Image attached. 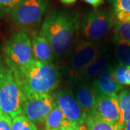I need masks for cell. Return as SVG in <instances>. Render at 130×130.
I'll use <instances>...</instances> for the list:
<instances>
[{"mask_svg":"<svg viewBox=\"0 0 130 130\" xmlns=\"http://www.w3.org/2000/svg\"><path fill=\"white\" fill-rule=\"evenodd\" d=\"M80 22L77 12L54 10L46 17L41 30L56 58H62L72 51L75 36L80 29Z\"/></svg>","mask_w":130,"mask_h":130,"instance_id":"obj_1","label":"cell"},{"mask_svg":"<svg viewBox=\"0 0 130 130\" xmlns=\"http://www.w3.org/2000/svg\"><path fill=\"white\" fill-rule=\"evenodd\" d=\"M26 98L51 94L60 83V73L52 62L34 60L29 64L12 70Z\"/></svg>","mask_w":130,"mask_h":130,"instance_id":"obj_2","label":"cell"},{"mask_svg":"<svg viewBox=\"0 0 130 130\" xmlns=\"http://www.w3.org/2000/svg\"><path fill=\"white\" fill-rule=\"evenodd\" d=\"M26 98L20 89L12 70L0 63V104L3 113L12 119L21 115Z\"/></svg>","mask_w":130,"mask_h":130,"instance_id":"obj_3","label":"cell"},{"mask_svg":"<svg viewBox=\"0 0 130 130\" xmlns=\"http://www.w3.org/2000/svg\"><path fill=\"white\" fill-rule=\"evenodd\" d=\"M116 22L114 12L96 9L84 15L80 22V30L85 41L96 43L111 32Z\"/></svg>","mask_w":130,"mask_h":130,"instance_id":"obj_4","label":"cell"},{"mask_svg":"<svg viewBox=\"0 0 130 130\" xmlns=\"http://www.w3.org/2000/svg\"><path fill=\"white\" fill-rule=\"evenodd\" d=\"M4 53L5 64L12 70L29 64L34 60L30 36L24 30L13 33L5 43Z\"/></svg>","mask_w":130,"mask_h":130,"instance_id":"obj_5","label":"cell"},{"mask_svg":"<svg viewBox=\"0 0 130 130\" xmlns=\"http://www.w3.org/2000/svg\"><path fill=\"white\" fill-rule=\"evenodd\" d=\"M49 0H23L10 14L11 20L23 27L39 25L46 14Z\"/></svg>","mask_w":130,"mask_h":130,"instance_id":"obj_6","label":"cell"},{"mask_svg":"<svg viewBox=\"0 0 130 130\" xmlns=\"http://www.w3.org/2000/svg\"><path fill=\"white\" fill-rule=\"evenodd\" d=\"M101 55V48L96 43L85 40L79 42L70 51L68 65L72 78L78 77L89 65Z\"/></svg>","mask_w":130,"mask_h":130,"instance_id":"obj_7","label":"cell"},{"mask_svg":"<svg viewBox=\"0 0 130 130\" xmlns=\"http://www.w3.org/2000/svg\"><path fill=\"white\" fill-rule=\"evenodd\" d=\"M56 105L66 119L74 126H81L87 121V114L80 106L70 89L64 88L51 93Z\"/></svg>","mask_w":130,"mask_h":130,"instance_id":"obj_8","label":"cell"},{"mask_svg":"<svg viewBox=\"0 0 130 130\" xmlns=\"http://www.w3.org/2000/svg\"><path fill=\"white\" fill-rule=\"evenodd\" d=\"M55 105L52 94L36 95L26 98L22 114L34 124L41 125L46 121Z\"/></svg>","mask_w":130,"mask_h":130,"instance_id":"obj_9","label":"cell"},{"mask_svg":"<svg viewBox=\"0 0 130 130\" xmlns=\"http://www.w3.org/2000/svg\"><path fill=\"white\" fill-rule=\"evenodd\" d=\"M87 117L99 118L106 121L118 123L120 120V110L117 94L98 96L95 106Z\"/></svg>","mask_w":130,"mask_h":130,"instance_id":"obj_10","label":"cell"},{"mask_svg":"<svg viewBox=\"0 0 130 130\" xmlns=\"http://www.w3.org/2000/svg\"><path fill=\"white\" fill-rule=\"evenodd\" d=\"M70 83L71 91L88 116L95 106L98 98L92 84L79 77L72 78Z\"/></svg>","mask_w":130,"mask_h":130,"instance_id":"obj_11","label":"cell"},{"mask_svg":"<svg viewBox=\"0 0 130 130\" xmlns=\"http://www.w3.org/2000/svg\"><path fill=\"white\" fill-rule=\"evenodd\" d=\"M92 85L97 96H104L119 93L124 90V85L118 83L115 76V70L111 66H108L95 79Z\"/></svg>","mask_w":130,"mask_h":130,"instance_id":"obj_12","label":"cell"},{"mask_svg":"<svg viewBox=\"0 0 130 130\" xmlns=\"http://www.w3.org/2000/svg\"><path fill=\"white\" fill-rule=\"evenodd\" d=\"M30 39L34 59L43 62L53 63L54 60L53 51L41 29L32 32Z\"/></svg>","mask_w":130,"mask_h":130,"instance_id":"obj_13","label":"cell"},{"mask_svg":"<svg viewBox=\"0 0 130 130\" xmlns=\"http://www.w3.org/2000/svg\"><path fill=\"white\" fill-rule=\"evenodd\" d=\"M109 59L110 55H101L98 59L94 61L91 64L89 65L78 77L87 82H90L92 79L93 80L95 79L108 67Z\"/></svg>","mask_w":130,"mask_h":130,"instance_id":"obj_14","label":"cell"},{"mask_svg":"<svg viewBox=\"0 0 130 130\" xmlns=\"http://www.w3.org/2000/svg\"><path fill=\"white\" fill-rule=\"evenodd\" d=\"M120 110V120L119 124L124 129L125 124L130 121V90L124 89L118 94Z\"/></svg>","mask_w":130,"mask_h":130,"instance_id":"obj_15","label":"cell"},{"mask_svg":"<svg viewBox=\"0 0 130 130\" xmlns=\"http://www.w3.org/2000/svg\"><path fill=\"white\" fill-rule=\"evenodd\" d=\"M68 125H72V124L66 119L60 108L55 105L45 121L44 130H54Z\"/></svg>","mask_w":130,"mask_h":130,"instance_id":"obj_16","label":"cell"},{"mask_svg":"<svg viewBox=\"0 0 130 130\" xmlns=\"http://www.w3.org/2000/svg\"><path fill=\"white\" fill-rule=\"evenodd\" d=\"M115 54L119 64L130 67V42L122 39H113Z\"/></svg>","mask_w":130,"mask_h":130,"instance_id":"obj_17","label":"cell"},{"mask_svg":"<svg viewBox=\"0 0 130 130\" xmlns=\"http://www.w3.org/2000/svg\"><path fill=\"white\" fill-rule=\"evenodd\" d=\"M87 130H124L118 123H113L99 118L87 117Z\"/></svg>","mask_w":130,"mask_h":130,"instance_id":"obj_18","label":"cell"},{"mask_svg":"<svg viewBox=\"0 0 130 130\" xmlns=\"http://www.w3.org/2000/svg\"><path fill=\"white\" fill-rule=\"evenodd\" d=\"M12 130H38V129L36 124L21 114L12 119Z\"/></svg>","mask_w":130,"mask_h":130,"instance_id":"obj_19","label":"cell"},{"mask_svg":"<svg viewBox=\"0 0 130 130\" xmlns=\"http://www.w3.org/2000/svg\"><path fill=\"white\" fill-rule=\"evenodd\" d=\"M114 70L116 80L119 83L122 85H130V67L119 64Z\"/></svg>","mask_w":130,"mask_h":130,"instance_id":"obj_20","label":"cell"},{"mask_svg":"<svg viewBox=\"0 0 130 130\" xmlns=\"http://www.w3.org/2000/svg\"><path fill=\"white\" fill-rule=\"evenodd\" d=\"M113 39H122L130 42V22L126 23L116 22Z\"/></svg>","mask_w":130,"mask_h":130,"instance_id":"obj_21","label":"cell"},{"mask_svg":"<svg viewBox=\"0 0 130 130\" xmlns=\"http://www.w3.org/2000/svg\"><path fill=\"white\" fill-rule=\"evenodd\" d=\"M23 0H0V18L11 14Z\"/></svg>","mask_w":130,"mask_h":130,"instance_id":"obj_22","label":"cell"},{"mask_svg":"<svg viewBox=\"0 0 130 130\" xmlns=\"http://www.w3.org/2000/svg\"><path fill=\"white\" fill-rule=\"evenodd\" d=\"M111 2L114 13L121 11L130 12V0H111Z\"/></svg>","mask_w":130,"mask_h":130,"instance_id":"obj_23","label":"cell"},{"mask_svg":"<svg viewBox=\"0 0 130 130\" xmlns=\"http://www.w3.org/2000/svg\"><path fill=\"white\" fill-rule=\"evenodd\" d=\"M12 119L7 114L2 113L0 115V130H12Z\"/></svg>","mask_w":130,"mask_h":130,"instance_id":"obj_24","label":"cell"},{"mask_svg":"<svg viewBox=\"0 0 130 130\" xmlns=\"http://www.w3.org/2000/svg\"><path fill=\"white\" fill-rule=\"evenodd\" d=\"M115 18L117 22L126 23L130 22V12H126V11H121L118 12L116 13H114Z\"/></svg>","mask_w":130,"mask_h":130,"instance_id":"obj_25","label":"cell"},{"mask_svg":"<svg viewBox=\"0 0 130 130\" xmlns=\"http://www.w3.org/2000/svg\"><path fill=\"white\" fill-rule=\"evenodd\" d=\"M83 1L91 6H93L95 8H97L104 3V0H83Z\"/></svg>","mask_w":130,"mask_h":130,"instance_id":"obj_26","label":"cell"},{"mask_svg":"<svg viewBox=\"0 0 130 130\" xmlns=\"http://www.w3.org/2000/svg\"><path fill=\"white\" fill-rule=\"evenodd\" d=\"M54 130H81V129H80V126H74L72 124V125L62 126V127Z\"/></svg>","mask_w":130,"mask_h":130,"instance_id":"obj_27","label":"cell"},{"mask_svg":"<svg viewBox=\"0 0 130 130\" xmlns=\"http://www.w3.org/2000/svg\"><path fill=\"white\" fill-rule=\"evenodd\" d=\"M60 2L61 3L64 4V5H70L75 3L77 2V0H60Z\"/></svg>","mask_w":130,"mask_h":130,"instance_id":"obj_28","label":"cell"},{"mask_svg":"<svg viewBox=\"0 0 130 130\" xmlns=\"http://www.w3.org/2000/svg\"><path fill=\"white\" fill-rule=\"evenodd\" d=\"M124 130H130V121L126 124L124 127Z\"/></svg>","mask_w":130,"mask_h":130,"instance_id":"obj_29","label":"cell"},{"mask_svg":"<svg viewBox=\"0 0 130 130\" xmlns=\"http://www.w3.org/2000/svg\"><path fill=\"white\" fill-rule=\"evenodd\" d=\"M2 113H3V112H2V109H1V104H0V115H1V114H2Z\"/></svg>","mask_w":130,"mask_h":130,"instance_id":"obj_30","label":"cell"},{"mask_svg":"<svg viewBox=\"0 0 130 130\" xmlns=\"http://www.w3.org/2000/svg\"><path fill=\"white\" fill-rule=\"evenodd\" d=\"M1 61H1V58H0V63H1Z\"/></svg>","mask_w":130,"mask_h":130,"instance_id":"obj_31","label":"cell"}]
</instances>
